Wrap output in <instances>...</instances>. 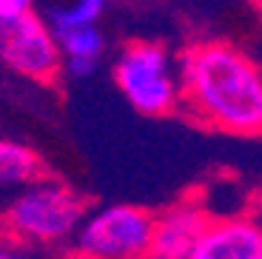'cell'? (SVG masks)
<instances>
[{
	"mask_svg": "<svg viewBox=\"0 0 262 259\" xmlns=\"http://www.w3.org/2000/svg\"><path fill=\"white\" fill-rule=\"evenodd\" d=\"M180 111L231 137H262V66L245 49L205 40L177 54Z\"/></svg>",
	"mask_w": 262,
	"mask_h": 259,
	"instance_id": "obj_1",
	"label": "cell"
},
{
	"mask_svg": "<svg viewBox=\"0 0 262 259\" xmlns=\"http://www.w3.org/2000/svg\"><path fill=\"white\" fill-rule=\"evenodd\" d=\"M89 211L85 200L52 177H37L17 188L0 211V233L23 245H63Z\"/></svg>",
	"mask_w": 262,
	"mask_h": 259,
	"instance_id": "obj_2",
	"label": "cell"
},
{
	"mask_svg": "<svg viewBox=\"0 0 262 259\" xmlns=\"http://www.w3.org/2000/svg\"><path fill=\"white\" fill-rule=\"evenodd\" d=\"M112 77L123 100L143 117L180 111V66L163 43L131 40L112 63Z\"/></svg>",
	"mask_w": 262,
	"mask_h": 259,
	"instance_id": "obj_3",
	"label": "cell"
},
{
	"mask_svg": "<svg viewBox=\"0 0 262 259\" xmlns=\"http://www.w3.org/2000/svg\"><path fill=\"white\" fill-rule=\"evenodd\" d=\"M154 211L114 202L85 211L69 240L72 259H145Z\"/></svg>",
	"mask_w": 262,
	"mask_h": 259,
	"instance_id": "obj_4",
	"label": "cell"
},
{
	"mask_svg": "<svg viewBox=\"0 0 262 259\" xmlns=\"http://www.w3.org/2000/svg\"><path fill=\"white\" fill-rule=\"evenodd\" d=\"M0 63L34 83H54L63 74V57L49 20L32 9L0 23Z\"/></svg>",
	"mask_w": 262,
	"mask_h": 259,
	"instance_id": "obj_5",
	"label": "cell"
},
{
	"mask_svg": "<svg viewBox=\"0 0 262 259\" xmlns=\"http://www.w3.org/2000/svg\"><path fill=\"white\" fill-rule=\"evenodd\" d=\"M208 222L211 214L200 200H180L163 208L160 214H154L145 259H188Z\"/></svg>",
	"mask_w": 262,
	"mask_h": 259,
	"instance_id": "obj_6",
	"label": "cell"
},
{
	"mask_svg": "<svg viewBox=\"0 0 262 259\" xmlns=\"http://www.w3.org/2000/svg\"><path fill=\"white\" fill-rule=\"evenodd\" d=\"M188 259H262V220L211 217Z\"/></svg>",
	"mask_w": 262,
	"mask_h": 259,
	"instance_id": "obj_7",
	"label": "cell"
},
{
	"mask_svg": "<svg viewBox=\"0 0 262 259\" xmlns=\"http://www.w3.org/2000/svg\"><path fill=\"white\" fill-rule=\"evenodd\" d=\"M63 57V72L74 80L92 77L105 52V37L97 26H72L54 32Z\"/></svg>",
	"mask_w": 262,
	"mask_h": 259,
	"instance_id": "obj_8",
	"label": "cell"
},
{
	"mask_svg": "<svg viewBox=\"0 0 262 259\" xmlns=\"http://www.w3.org/2000/svg\"><path fill=\"white\" fill-rule=\"evenodd\" d=\"M37 177H43V162L37 151L26 143L0 137V191H17Z\"/></svg>",
	"mask_w": 262,
	"mask_h": 259,
	"instance_id": "obj_9",
	"label": "cell"
},
{
	"mask_svg": "<svg viewBox=\"0 0 262 259\" xmlns=\"http://www.w3.org/2000/svg\"><path fill=\"white\" fill-rule=\"evenodd\" d=\"M112 0H72L69 6H60L52 12L49 26L57 29H72V26H97L100 17L105 14Z\"/></svg>",
	"mask_w": 262,
	"mask_h": 259,
	"instance_id": "obj_10",
	"label": "cell"
},
{
	"mask_svg": "<svg viewBox=\"0 0 262 259\" xmlns=\"http://www.w3.org/2000/svg\"><path fill=\"white\" fill-rule=\"evenodd\" d=\"M32 12V0H0V23Z\"/></svg>",
	"mask_w": 262,
	"mask_h": 259,
	"instance_id": "obj_11",
	"label": "cell"
},
{
	"mask_svg": "<svg viewBox=\"0 0 262 259\" xmlns=\"http://www.w3.org/2000/svg\"><path fill=\"white\" fill-rule=\"evenodd\" d=\"M0 259H26L23 253H14V251H0Z\"/></svg>",
	"mask_w": 262,
	"mask_h": 259,
	"instance_id": "obj_12",
	"label": "cell"
}]
</instances>
